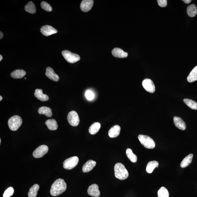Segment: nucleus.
I'll use <instances>...</instances> for the list:
<instances>
[{"mask_svg":"<svg viewBox=\"0 0 197 197\" xmlns=\"http://www.w3.org/2000/svg\"><path fill=\"white\" fill-rule=\"evenodd\" d=\"M89 195L94 197H98L100 195V192L98 187L97 184H93L89 187L87 190Z\"/></svg>","mask_w":197,"mask_h":197,"instance_id":"nucleus-12","label":"nucleus"},{"mask_svg":"<svg viewBox=\"0 0 197 197\" xmlns=\"http://www.w3.org/2000/svg\"><path fill=\"white\" fill-rule=\"evenodd\" d=\"M112 54L115 57L119 58H126L128 56V53L124 52L122 49L117 48L113 49Z\"/></svg>","mask_w":197,"mask_h":197,"instance_id":"nucleus-13","label":"nucleus"},{"mask_svg":"<svg viewBox=\"0 0 197 197\" xmlns=\"http://www.w3.org/2000/svg\"><path fill=\"white\" fill-rule=\"evenodd\" d=\"M14 189L12 187H10L5 191L3 195V197H10L14 194Z\"/></svg>","mask_w":197,"mask_h":197,"instance_id":"nucleus-33","label":"nucleus"},{"mask_svg":"<svg viewBox=\"0 0 197 197\" xmlns=\"http://www.w3.org/2000/svg\"><path fill=\"white\" fill-rule=\"evenodd\" d=\"M3 37V35L2 32H0V39H1Z\"/></svg>","mask_w":197,"mask_h":197,"instance_id":"nucleus-37","label":"nucleus"},{"mask_svg":"<svg viewBox=\"0 0 197 197\" xmlns=\"http://www.w3.org/2000/svg\"><path fill=\"white\" fill-rule=\"evenodd\" d=\"M193 156H194L193 154H190L185 157L181 163V167L182 168H185L189 165L192 162Z\"/></svg>","mask_w":197,"mask_h":197,"instance_id":"nucleus-22","label":"nucleus"},{"mask_svg":"<svg viewBox=\"0 0 197 197\" xmlns=\"http://www.w3.org/2000/svg\"><path fill=\"white\" fill-rule=\"evenodd\" d=\"M45 124L50 130H56L58 128L57 122L54 119H48L45 121Z\"/></svg>","mask_w":197,"mask_h":197,"instance_id":"nucleus-19","label":"nucleus"},{"mask_svg":"<svg viewBox=\"0 0 197 197\" xmlns=\"http://www.w3.org/2000/svg\"><path fill=\"white\" fill-rule=\"evenodd\" d=\"M67 188V185L63 179L56 180L51 186L50 193L51 195L56 196L65 192Z\"/></svg>","mask_w":197,"mask_h":197,"instance_id":"nucleus-1","label":"nucleus"},{"mask_svg":"<svg viewBox=\"0 0 197 197\" xmlns=\"http://www.w3.org/2000/svg\"><path fill=\"white\" fill-rule=\"evenodd\" d=\"M143 87L148 92L153 93L155 91V85L150 79H147L143 80L142 83Z\"/></svg>","mask_w":197,"mask_h":197,"instance_id":"nucleus-9","label":"nucleus"},{"mask_svg":"<svg viewBox=\"0 0 197 197\" xmlns=\"http://www.w3.org/2000/svg\"><path fill=\"white\" fill-rule=\"evenodd\" d=\"M48 147L47 146L41 145L34 151L33 156L35 158H41L48 153Z\"/></svg>","mask_w":197,"mask_h":197,"instance_id":"nucleus-8","label":"nucleus"},{"mask_svg":"<svg viewBox=\"0 0 197 197\" xmlns=\"http://www.w3.org/2000/svg\"><path fill=\"white\" fill-rule=\"evenodd\" d=\"M26 74V72L22 69H17L11 73V76L13 78L18 79L23 78Z\"/></svg>","mask_w":197,"mask_h":197,"instance_id":"nucleus-20","label":"nucleus"},{"mask_svg":"<svg viewBox=\"0 0 197 197\" xmlns=\"http://www.w3.org/2000/svg\"><path fill=\"white\" fill-rule=\"evenodd\" d=\"M38 113L40 114L44 115L48 117L52 116V110L50 108L45 106L40 107L38 110Z\"/></svg>","mask_w":197,"mask_h":197,"instance_id":"nucleus-21","label":"nucleus"},{"mask_svg":"<svg viewBox=\"0 0 197 197\" xmlns=\"http://www.w3.org/2000/svg\"><path fill=\"white\" fill-rule=\"evenodd\" d=\"M79 159L77 156L71 157L66 159L63 162V167L65 169L71 170L76 167L78 164Z\"/></svg>","mask_w":197,"mask_h":197,"instance_id":"nucleus-6","label":"nucleus"},{"mask_svg":"<svg viewBox=\"0 0 197 197\" xmlns=\"http://www.w3.org/2000/svg\"><path fill=\"white\" fill-rule=\"evenodd\" d=\"M188 15L191 17H193L197 14V7L194 4L189 6L187 8Z\"/></svg>","mask_w":197,"mask_h":197,"instance_id":"nucleus-23","label":"nucleus"},{"mask_svg":"<svg viewBox=\"0 0 197 197\" xmlns=\"http://www.w3.org/2000/svg\"><path fill=\"white\" fill-rule=\"evenodd\" d=\"M187 80L189 83H192L197 80V66L191 72Z\"/></svg>","mask_w":197,"mask_h":197,"instance_id":"nucleus-24","label":"nucleus"},{"mask_svg":"<svg viewBox=\"0 0 197 197\" xmlns=\"http://www.w3.org/2000/svg\"><path fill=\"white\" fill-rule=\"evenodd\" d=\"M120 126L118 125H116L112 127L109 132V136L111 138H114L118 137L120 134L121 131Z\"/></svg>","mask_w":197,"mask_h":197,"instance_id":"nucleus-18","label":"nucleus"},{"mask_svg":"<svg viewBox=\"0 0 197 197\" xmlns=\"http://www.w3.org/2000/svg\"><path fill=\"white\" fill-rule=\"evenodd\" d=\"M174 124L177 127L182 130H184L186 128V125L183 119L180 117H175L173 118Z\"/></svg>","mask_w":197,"mask_h":197,"instance_id":"nucleus-15","label":"nucleus"},{"mask_svg":"<svg viewBox=\"0 0 197 197\" xmlns=\"http://www.w3.org/2000/svg\"><path fill=\"white\" fill-rule=\"evenodd\" d=\"M126 154L128 158L132 162H137V156L132 153V151L130 149L128 148L126 150Z\"/></svg>","mask_w":197,"mask_h":197,"instance_id":"nucleus-29","label":"nucleus"},{"mask_svg":"<svg viewBox=\"0 0 197 197\" xmlns=\"http://www.w3.org/2000/svg\"><path fill=\"white\" fill-rule=\"evenodd\" d=\"M101 127L99 123L95 122L91 126L89 129V132L92 135H94L97 133L99 131Z\"/></svg>","mask_w":197,"mask_h":197,"instance_id":"nucleus-26","label":"nucleus"},{"mask_svg":"<svg viewBox=\"0 0 197 197\" xmlns=\"http://www.w3.org/2000/svg\"><path fill=\"white\" fill-rule=\"evenodd\" d=\"M96 164V162L93 160H88L83 166V172L84 173H88L90 172L95 166Z\"/></svg>","mask_w":197,"mask_h":197,"instance_id":"nucleus-16","label":"nucleus"},{"mask_svg":"<svg viewBox=\"0 0 197 197\" xmlns=\"http://www.w3.org/2000/svg\"><path fill=\"white\" fill-rule=\"evenodd\" d=\"M115 177L120 180H124L127 178L128 172L125 166L121 163H118L114 166Z\"/></svg>","mask_w":197,"mask_h":197,"instance_id":"nucleus-2","label":"nucleus"},{"mask_svg":"<svg viewBox=\"0 0 197 197\" xmlns=\"http://www.w3.org/2000/svg\"><path fill=\"white\" fill-rule=\"evenodd\" d=\"M93 0H83L80 4V9L83 12H87L91 10L94 4Z\"/></svg>","mask_w":197,"mask_h":197,"instance_id":"nucleus-11","label":"nucleus"},{"mask_svg":"<svg viewBox=\"0 0 197 197\" xmlns=\"http://www.w3.org/2000/svg\"><path fill=\"white\" fill-rule=\"evenodd\" d=\"M34 95L36 98L42 102L47 101L49 99L48 96L43 94L42 89H36Z\"/></svg>","mask_w":197,"mask_h":197,"instance_id":"nucleus-17","label":"nucleus"},{"mask_svg":"<svg viewBox=\"0 0 197 197\" xmlns=\"http://www.w3.org/2000/svg\"><path fill=\"white\" fill-rule=\"evenodd\" d=\"M183 1L186 4H188L191 2V0H183Z\"/></svg>","mask_w":197,"mask_h":197,"instance_id":"nucleus-36","label":"nucleus"},{"mask_svg":"<svg viewBox=\"0 0 197 197\" xmlns=\"http://www.w3.org/2000/svg\"><path fill=\"white\" fill-rule=\"evenodd\" d=\"M3 59V57L1 55H0V61H1Z\"/></svg>","mask_w":197,"mask_h":197,"instance_id":"nucleus-38","label":"nucleus"},{"mask_svg":"<svg viewBox=\"0 0 197 197\" xmlns=\"http://www.w3.org/2000/svg\"><path fill=\"white\" fill-rule=\"evenodd\" d=\"M184 102L191 109L197 110V103L192 100L185 98L183 100Z\"/></svg>","mask_w":197,"mask_h":197,"instance_id":"nucleus-30","label":"nucleus"},{"mask_svg":"<svg viewBox=\"0 0 197 197\" xmlns=\"http://www.w3.org/2000/svg\"><path fill=\"white\" fill-rule=\"evenodd\" d=\"M24 9L27 12L31 14H35L36 11L35 5L32 2H29L25 6Z\"/></svg>","mask_w":197,"mask_h":197,"instance_id":"nucleus-28","label":"nucleus"},{"mask_svg":"<svg viewBox=\"0 0 197 197\" xmlns=\"http://www.w3.org/2000/svg\"><path fill=\"white\" fill-rule=\"evenodd\" d=\"M158 2L159 6L162 7H165L167 6V0H158Z\"/></svg>","mask_w":197,"mask_h":197,"instance_id":"nucleus-35","label":"nucleus"},{"mask_svg":"<svg viewBox=\"0 0 197 197\" xmlns=\"http://www.w3.org/2000/svg\"><path fill=\"white\" fill-rule=\"evenodd\" d=\"M45 75L49 79L52 81L57 82L59 80V76L55 73L54 70L52 68L49 67L46 68Z\"/></svg>","mask_w":197,"mask_h":197,"instance_id":"nucleus-14","label":"nucleus"},{"mask_svg":"<svg viewBox=\"0 0 197 197\" xmlns=\"http://www.w3.org/2000/svg\"><path fill=\"white\" fill-rule=\"evenodd\" d=\"M62 54L67 61L70 63H74L80 60V58L79 55L74 54L70 51L65 50L62 51Z\"/></svg>","mask_w":197,"mask_h":197,"instance_id":"nucleus-5","label":"nucleus"},{"mask_svg":"<svg viewBox=\"0 0 197 197\" xmlns=\"http://www.w3.org/2000/svg\"><path fill=\"white\" fill-rule=\"evenodd\" d=\"M158 162L156 161H151L149 162L147 166V172L149 173H152L155 168L158 167Z\"/></svg>","mask_w":197,"mask_h":197,"instance_id":"nucleus-25","label":"nucleus"},{"mask_svg":"<svg viewBox=\"0 0 197 197\" xmlns=\"http://www.w3.org/2000/svg\"><path fill=\"white\" fill-rule=\"evenodd\" d=\"M1 143V139H0V143Z\"/></svg>","mask_w":197,"mask_h":197,"instance_id":"nucleus-40","label":"nucleus"},{"mask_svg":"<svg viewBox=\"0 0 197 197\" xmlns=\"http://www.w3.org/2000/svg\"><path fill=\"white\" fill-rule=\"evenodd\" d=\"M138 138L141 144L146 148L153 149L156 146L154 140L148 136L139 135Z\"/></svg>","mask_w":197,"mask_h":197,"instance_id":"nucleus-4","label":"nucleus"},{"mask_svg":"<svg viewBox=\"0 0 197 197\" xmlns=\"http://www.w3.org/2000/svg\"><path fill=\"white\" fill-rule=\"evenodd\" d=\"M158 197H169V193L167 189L164 187H161L158 191Z\"/></svg>","mask_w":197,"mask_h":197,"instance_id":"nucleus-31","label":"nucleus"},{"mask_svg":"<svg viewBox=\"0 0 197 197\" xmlns=\"http://www.w3.org/2000/svg\"><path fill=\"white\" fill-rule=\"evenodd\" d=\"M67 120L71 125L72 126H77L80 122L79 115L76 112L74 111L70 112L68 115Z\"/></svg>","mask_w":197,"mask_h":197,"instance_id":"nucleus-7","label":"nucleus"},{"mask_svg":"<svg viewBox=\"0 0 197 197\" xmlns=\"http://www.w3.org/2000/svg\"><path fill=\"white\" fill-rule=\"evenodd\" d=\"M39 188V186L38 184H35L32 186L29 189L28 195L29 197H36L37 195V192Z\"/></svg>","mask_w":197,"mask_h":197,"instance_id":"nucleus-27","label":"nucleus"},{"mask_svg":"<svg viewBox=\"0 0 197 197\" xmlns=\"http://www.w3.org/2000/svg\"><path fill=\"white\" fill-rule=\"evenodd\" d=\"M0 101H2V100L3 99V98L1 96H0Z\"/></svg>","mask_w":197,"mask_h":197,"instance_id":"nucleus-39","label":"nucleus"},{"mask_svg":"<svg viewBox=\"0 0 197 197\" xmlns=\"http://www.w3.org/2000/svg\"><path fill=\"white\" fill-rule=\"evenodd\" d=\"M22 123V119L18 115H14L9 119L8 126L11 130L15 131L18 130Z\"/></svg>","mask_w":197,"mask_h":197,"instance_id":"nucleus-3","label":"nucleus"},{"mask_svg":"<svg viewBox=\"0 0 197 197\" xmlns=\"http://www.w3.org/2000/svg\"><path fill=\"white\" fill-rule=\"evenodd\" d=\"M40 31L42 34L45 36H49L58 33V30L50 25H45L41 28Z\"/></svg>","mask_w":197,"mask_h":197,"instance_id":"nucleus-10","label":"nucleus"},{"mask_svg":"<svg viewBox=\"0 0 197 197\" xmlns=\"http://www.w3.org/2000/svg\"><path fill=\"white\" fill-rule=\"evenodd\" d=\"M85 96H86L87 99L88 100H92L94 98V95L93 93L90 90L86 91Z\"/></svg>","mask_w":197,"mask_h":197,"instance_id":"nucleus-34","label":"nucleus"},{"mask_svg":"<svg viewBox=\"0 0 197 197\" xmlns=\"http://www.w3.org/2000/svg\"><path fill=\"white\" fill-rule=\"evenodd\" d=\"M41 8L43 10L47 11L50 12V11H52V7L50 6V5L49 3L46 2L44 1L42 2L41 4Z\"/></svg>","mask_w":197,"mask_h":197,"instance_id":"nucleus-32","label":"nucleus"}]
</instances>
